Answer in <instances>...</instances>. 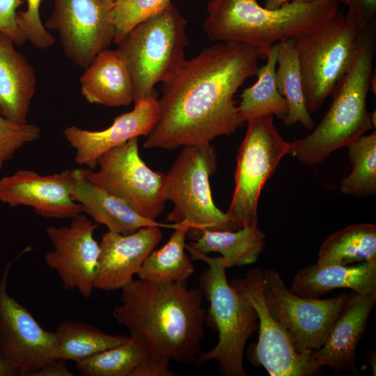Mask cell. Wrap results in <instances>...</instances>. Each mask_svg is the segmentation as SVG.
<instances>
[{
	"mask_svg": "<svg viewBox=\"0 0 376 376\" xmlns=\"http://www.w3.org/2000/svg\"><path fill=\"white\" fill-rule=\"evenodd\" d=\"M258 52L215 42L162 83L158 117L143 147L174 150L230 135L244 123L235 95L258 68Z\"/></svg>",
	"mask_w": 376,
	"mask_h": 376,
	"instance_id": "6da1fadb",
	"label": "cell"
},
{
	"mask_svg": "<svg viewBox=\"0 0 376 376\" xmlns=\"http://www.w3.org/2000/svg\"><path fill=\"white\" fill-rule=\"evenodd\" d=\"M121 290V304L112 314L130 336L143 339L170 360L196 366L207 311L200 288H188L187 281L138 279Z\"/></svg>",
	"mask_w": 376,
	"mask_h": 376,
	"instance_id": "7a4b0ae2",
	"label": "cell"
},
{
	"mask_svg": "<svg viewBox=\"0 0 376 376\" xmlns=\"http://www.w3.org/2000/svg\"><path fill=\"white\" fill-rule=\"evenodd\" d=\"M336 0L293 1L275 9L257 0H210L203 23L214 42H240L256 49L266 59L272 46L308 33L338 12Z\"/></svg>",
	"mask_w": 376,
	"mask_h": 376,
	"instance_id": "3957f363",
	"label": "cell"
},
{
	"mask_svg": "<svg viewBox=\"0 0 376 376\" xmlns=\"http://www.w3.org/2000/svg\"><path fill=\"white\" fill-rule=\"evenodd\" d=\"M375 53L376 20L360 30L354 63L334 91L328 111L311 133L290 143V155L303 164H319L375 127V111L367 109Z\"/></svg>",
	"mask_w": 376,
	"mask_h": 376,
	"instance_id": "277c9868",
	"label": "cell"
},
{
	"mask_svg": "<svg viewBox=\"0 0 376 376\" xmlns=\"http://www.w3.org/2000/svg\"><path fill=\"white\" fill-rule=\"evenodd\" d=\"M191 259L205 263L199 288L210 303L205 322L218 331L219 340L210 350L201 352L196 366L216 360L222 375L246 376L243 357L247 340L258 327L256 310L245 297L228 283L221 257L212 258L185 244Z\"/></svg>",
	"mask_w": 376,
	"mask_h": 376,
	"instance_id": "5b68a950",
	"label": "cell"
},
{
	"mask_svg": "<svg viewBox=\"0 0 376 376\" xmlns=\"http://www.w3.org/2000/svg\"><path fill=\"white\" fill-rule=\"evenodd\" d=\"M187 20L171 2L137 24L117 50L132 76L134 103L157 96L155 87L170 79L185 61Z\"/></svg>",
	"mask_w": 376,
	"mask_h": 376,
	"instance_id": "8992f818",
	"label": "cell"
},
{
	"mask_svg": "<svg viewBox=\"0 0 376 376\" xmlns=\"http://www.w3.org/2000/svg\"><path fill=\"white\" fill-rule=\"evenodd\" d=\"M217 162L210 142L185 146L166 173V201L173 204L166 221L187 227V235L194 240L205 230H234L212 197L210 176L217 170Z\"/></svg>",
	"mask_w": 376,
	"mask_h": 376,
	"instance_id": "52a82bcc",
	"label": "cell"
},
{
	"mask_svg": "<svg viewBox=\"0 0 376 376\" xmlns=\"http://www.w3.org/2000/svg\"><path fill=\"white\" fill-rule=\"evenodd\" d=\"M360 29L338 12L321 26L294 38L308 111H318L352 67Z\"/></svg>",
	"mask_w": 376,
	"mask_h": 376,
	"instance_id": "ba28073f",
	"label": "cell"
},
{
	"mask_svg": "<svg viewBox=\"0 0 376 376\" xmlns=\"http://www.w3.org/2000/svg\"><path fill=\"white\" fill-rule=\"evenodd\" d=\"M246 123L237 157L235 189L226 212L234 230L258 226L261 191L282 158L290 152V143L275 127L273 116H259Z\"/></svg>",
	"mask_w": 376,
	"mask_h": 376,
	"instance_id": "9c48e42d",
	"label": "cell"
},
{
	"mask_svg": "<svg viewBox=\"0 0 376 376\" xmlns=\"http://www.w3.org/2000/svg\"><path fill=\"white\" fill-rule=\"evenodd\" d=\"M99 170L81 169L87 180L123 199L142 217L155 220L167 201L166 174L152 170L141 158L139 137L113 148L98 159Z\"/></svg>",
	"mask_w": 376,
	"mask_h": 376,
	"instance_id": "30bf717a",
	"label": "cell"
},
{
	"mask_svg": "<svg viewBox=\"0 0 376 376\" xmlns=\"http://www.w3.org/2000/svg\"><path fill=\"white\" fill-rule=\"evenodd\" d=\"M263 290L270 315L290 336L298 353L321 347L350 293L329 299L301 297L271 269L263 271Z\"/></svg>",
	"mask_w": 376,
	"mask_h": 376,
	"instance_id": "8fae6325",
	"label": "cell"
},
{
	"mask_svg": "<svg viewBox=\"0 0 376 376\" xmlns=\"http://www.w3.org/2000/svg\"><path fill=\"white\" fill-rule=\"evenodd\" d=\"M263 270H249L245 277L230 285L238 290L256 310L258 318V342L247 350L251 363L263 366L271 376L317 375L311 365V353H298L286 331L270 315L263 296Z\"/></svg>",
	"mask_w": 376,
	"mask_h": 376,
	"instance_id": "7c38bea8",
	"label": "cell"
},
{
	"mask_svg": "<svg viewBox=\"0 0 376 376\" xmlns=\"http://www.w3.org/2000/svg\"><path fill=\"white\" fill-rule=\"evenodd\" d=\"M112 6L102 0H54L44 26L58 33L66 57L86 68L113 42Z\"/></svg>",
	"mask_w": 376,
	"mask_h": 376,
	"instance_id": "4fadbf2b",
	"label": "cell"
},
{
	"mask_svg": "<svg viewBox=\"0 0 376 376\" xmlns=\"http://www.w3.org/2000/svg\"><path fill=\"white\" fill-rule=\"evenodd\" d=\"M0 280V357L19 375H29L56 359L58 340L7 291L10 265Z\"/></svg>",
	"mask_w": 376,
	"mask_h": 376,
	"instance_id": "5bb4252c",
	"label": "cell"
},
{
	"mask_svg": "<svg viewBox=\"0 0 376 376\" xmlns=\"http://www.w3.org/2000/svg\"><path fill=\"white\" fill-rule=\"evenodd\" d=\"M100 224L81 214L68 226L46 228L54 249L45 254V261L58 273L64 290L77 289L85 298L95 289L93 283L100 253L94 233Z\"/></svg>",
	"mask_w": 376,
	"mask_h": 376,
	"instance_id": "9a60e30c",
	"label": "cell"
},
{
	"mask_svg": "<svg viewBox=\"0 0 376 376\" xmlns=\"http://www.w3.org/2000/svg\"><path fill=\"white\" fill-rule=\"evenodd\" d=\"M75 169L42 175L22 169L0 178V201L11 207L29 206L46 218L72 219L84 213L70 195Z\"/></svg>",
	"mask_w": 376,
	"mask_h": 376,
	"instance_id": "2e32d148",
	"label": "cell"
},
{
	"mask_svg": "<svg viewBox=\"0 0 376 376\" xmlns=\"http://www.w3.org/2000/svg\"><path fill=\"white\" fill-rule=\"evenodd\" d=\"M158 113V99L150 96L135 102L132 111L116 117L104 130L91 131L69 126L63 133L75 150V162L95 170L104 152L132 138L147 136L155 124Z\"/></svg>",
	"mask_w": 376,
	"mask_h": 376,
	"instance_id": "e0dca14e",
	"label": "cell"
},
{
	"mask_svg": "<svg viewBox=\"0 0 376 376\" xmlns=\"http://www.w3.org/2000/svg\"><path fill=\"white\" fill-rule=\"evenodd\" d=\"M162 239L160 228L154 226L125 235L105 233L99 243L94 288L107 292L121 290L133 280Z\"/></svg>",
	"mask_w": 376,
	"mask_h": 376,
	"instance_id": "ac0fdd59",
	"label": "cell"
},
{
	"mask_svg": "<svg viewBox=\"0 0 376 376\" xmlns=\"http://www.w3.org/2000/svg\"><path fill=\"white\" fill-rule=\"evenodd\" d=\"M376 303V295L349 293L336 320L320 347L311 353V367L319 373L331 367L336 375L343 370L357 374L356 349Z\"/></svg>",
	"mask_w": 376,
	"mask_h": 376,
	"instance_id": "d6986e66",
	"label": "cell"
},
{
	"mask_svg": "<svg viewBox=\"0 0 376 376\" xmlns=\"http://www.w3.org/2000/svg\"><path fill=\"white\" fill-rule=\"evenodd\" d=\"M171 360L143 339L130 336L124 343L76 362L85 376H175Z\"/></svg>",
	"mask_w": 376,
	"mask_h": 376,
	"instance_id": "ffe728a7",
	"label": "cell"
},
{
	"mask_svg": "<svg viewBox=\"0 0 376 376\" xmlns=\"http://www.w3.org/2000/svg\"><path fill=\"white\" fill-rule=\"evenodd\" d=\"M70 195L83 206L84 214L89 215L97 224L105 225L111 232L129 234L145 226L173 229L179 226L142 217L123 199L86 180L81 174V169H75Z\"/></svg>",
	"mask_w": 376,
	"mask_h": 376,
	"instance_id": "44dd1931",
	"label": "cell"
},
{
	"mask_svg": "<svg viewBox=\"0 0 376 376\" xmlns=\"http://www.w3.org/2000/svg\"><path fill=\"white\" fill-rule=\"evenodd\" d=\"M15 45L0 31V115L13 122L26 123L36 93V75Z\"/></svg>",
	"mask_w": 376,
	"mask_h": 376,
	"instance_id": "7402d4cb",
	"label": "cell"
},
{
	"mask_svg": "<svg viewBox=\"0 0 376 376\" xmlns=\"http://www.w3.org/2000/svg\"><path fill=\"white\" fill-rule=\"evenodd\" d=\"M81 93L91 104L128 106L134 100L130 72L117 49L99 53L79 78Z\"/></svg>",
	"mask_w": 376,
	"mask_h": 376,
	"instance_id": "603a6c76",
	"label": "cell"
},
{
	"mask_svg": "<svg viewBox=\"0 0 376 376\" xmlns=\"http://www.w3.org/2000/svg\"><path fill=\"white\" fill-rule=\"evenodd\" d=\"M337 288H349L362 295H376V263L365 261L353 266H322L317 263L308 265L297 272L291 290L301 297L319 298Z\"/></svg>",
	"mask_w": 376,
	"mask_h": 376,
	"instance_id": "cb8c5ba5",
	"label": "cell"
},
{
	"mask_svg": "<svg viewBox=\"0 0 376 376\" xmlns=\"http://www.w3.org/2000/svg\"><path fill=\"white\" fill-rule=\"evenodd\" d=\"M265 240L258 226H253L235 230H205L188 245L204 254L221 253L227 269L256 262L264 249Z\"/></svg>",
	"mask_w": 376,
	"mask_h": 376,
	"instance_id": "d4e9b609",
	"label": "cell"
},
{
	"mask_svg": "<svg viewBox=\"0 0 376 376\" xmlns=\"http://www.w3.org/2000/svg\"><path fill=\"white\" fill-rule=\"evenodd\" d=\"M376 263V226L353 224L331 234L322 244L317 264L347 265L355 262Z\"/></svg>",
	"mask_w": 376,
	"mask_h": 376,
	"instance_id": "484cf974",
	"label": "cell"
},
{
	"mask_svg": "<svg viewBox=\"0 0 376 376\" xmlns=\"http://www.w3.org/2000/svg\"><path fill=\"white\" fill-rule=\"evenodd\" d=\"M278 45L275 83L288 105V114L283 120V123L290 127L299 123L311 130L315 123L306 108L302 77L293 40L288 39L279 42Z\"/></svg>",
	"mask_w": 376,
	"mask_h": 376,
	"instance_id": "4316f807",
	"label": "cell"
},
{
	"mask_svg": "<svg viewBox=\"0 0 376 376\" xmlns=\"http://www.w3.org/2000/svg\"><path fill=\"white\" fill-rule=\"evenodd\" d=\"M278 48V43L272 46L266 63L258 68L256 82L246 88L241 94L238 108L244 123L266 115L276 116L283 120L288 114L286 101L278 91L275 83Z\"/></svg>",
	"mask_w": 376,
	"mask_h": 376,
	"instance_id": "83f0119b",
	"label": "cell"
},
{
	"mask_svg": "<svg viewBox=\"0 0 376 376\" xmlns=\"http://www.w3.org/2000/svg\"><path fill=\"white\" fill-rule=\"evenodd\" d=\"M187 232L185 226L174 229L168 242L145 259L139 278L154 283L187 281L194 272L191 259L185 253Z\"/></svg>",
	"mask_w": 376,
	"mask_h": 376,
	"instance_id": "f1b7e54d",
	"label": "cell"
},
{
	"mask_svg": "<svg viewBox=\"0 0 376 376\" xmlns=\"http://www.w3.org/2000/svg\"><path fill=\"white\" fill-rule=\"evenodd\" d=\"M58 340L56 359L75 362L117 346L129 336L105 333L86 322L65 321L54 332Z\"/></svg>",
	"mask_w": 376,
	"mask_h": 376,
	"instance_id": "f546056e",
	"label": "cell"
},
{
	"mask_svg": "<svg viewBox=\"0 0 376 376\" xmlns=\"http://www.w3.org/2000/svg\"><path fill=\"white\" fill-rule=\"evenodd\" d=\"M352 168L341 182L340 191L366 196L376 193V132L362 135L347 146Z\"/></svg>",
	"mask_w": 376,
	"mask_h": 376,
	"instance_id": "4dcf8cb0",
	"label": "cell"
},
{
	"mask_svg": "<svg viewBox=\"0 0 376 376\" xmlns=\"http://www.w3.org/2000/svg\"><path fill=\"white\" fill-rule=\"evenodd\" d=\"M171 0H115L111 17L113 42L119 44L137 24L166 8Z\"/></svg>",
	"mask_w": 376,
	"mask_h": 376,
	"instance_id": "1f68e13d",
	"label": "cell"
},
{
	"mask_svg": "<svg viewBox=\"0 0 376 376\" xmlns=\"http://www.w3.org/2000/svg\"><path fill=\"white\" fill-rule=\"evenodd\" d=\"M40 133L37 125L13 122L0 115V171L25 144L38 139Z\"/></svg>",
	"mask_w": 376,
	"mask_h": 376,
	"instance_id": "d6a6232c",
	"label": "cell"
},
{
	"mask_svg": "<svg viewBox=\"0 0 376 376\" xmlns=\"http://www.w3.org/2000/svg\"><path fill=\"white\" fill-rule=\"evenodd\" d=\"M42 1L26 0L27 8L17 12V22L27 40L35 47L45 49L53 45L56 39L42 23L39 11Z\"/></svg>",
	"mask_w": 376,
	"mask_h": 376,
	"instance_id": "836d02e7",
	"label": "cell"
},
{
	"mask_svg": "<svg viewBox=\"0 0 376 376\" xmlns=\"http://www.w3.org/2000/svg\"><path fill=\"white\" fill-rule=\"evenodd\" d=\"M24 0H0V31L8 35L17 45L27 41L17 22V8Z\"/></svg>",
	"mask_w": 376,
	"mask_h": 376,
	"instance_id": "e575fe53",
	"label": "cell"
},
{
	"mask_svg": "<svg viewBox=\"0 0 376 376\" xmlns=\"http://www.w3.org/2000/svg\"><path fill=\"white\" fill-rule=\"evenodd\" d=\"M347 8L346 16L363 29L376 20V0H336Z\"/></svg>",
	"mask_w": 376,
	"mask_h": 376,
	"instance_id": "d590c367",
	"label": "cell"
},
{
	"mask_svg": "<svg viewBox=\"0 0 376 376\" xmlns=\"http://www.w3.org/2000/svg\"><path fill=\"white\" fill-rule=\"evenodd\" d=\"M66 366L65 360L54 359L30 376H73Z\"/></svg>",
	"mask_w": 376,
	"mask_h": 376,
	"instance_id": "8d00e7d4",
	"label": "cell"
},
{
	"mask_svg": "<svg viewBox=\"0 0 376 376\" xmlns=\"http://www.w3.org/2000/svg\"><path fill=\"white\" fill-rule=\"evenodd\" d=\"M19 375L18 371L0 357V376Z\"/></svg>",
	"mask_w": 376,
	"mask_h": 376,
	"instance_id": "74e56055",
	"label": "cell"
},
{
	"mask_svg": "<svg viewBox=\"0 0 376 376\" xmlns=\"http://www.w3.org/2000/svg\"><path fill=\"white\" fill-rule=\"evenodd\" d=\"M293 1H303L306 2H315L320 0H266L265 7L270 9H275L281 7L285 3Z\"/></svg>",
	"mask_w": 376,
	"mask_h": 376,
	"instance_id": "f35d334b",
	"label": "cell"
},
{
	"mask_svg": "<svg viewBox=\"0 0 376 376\" xmlns=\"http://www.w3.org/2000/svg\"><path fill=\"white\" fill-rule=\"evenodd\" d=\"M102 1L107 3H113L115 0H102Z\"/></svg>",
	"mask_w": 376,
	"mask_h": 376,
	"instance_id": "ab89813d",
	"label": "cell"
}]
</instances>
